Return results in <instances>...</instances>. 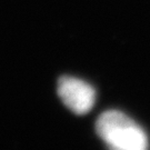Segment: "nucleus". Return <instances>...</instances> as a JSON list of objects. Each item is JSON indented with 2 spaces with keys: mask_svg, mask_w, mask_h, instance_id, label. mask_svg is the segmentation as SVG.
Wrapping results in <instances>:
<instances>
[{
  "mask_svg": "<svg viewBox=\"0 0 150 150\" xmlns=\"http://www.w3.org/2000/svg\"><path fill=\"white\" fill-rule=\"evenodd\" d=\"M96 131L111 149L145 150L148 148V138L142 128L117 110L102 113L96 122Z\"/></svg>",
  "mask_w": 150,
  "mask_h": 150,
  "instance_id": "obj_1",
  "label": "nucleus"
},
{
  "mask_svg": "<svg viewBox=\"0 0 150 150\" xmlns=\"http://www.w3.org/2000/svg\"><path fill=\"white\" fill-rule=\"evenodd\" d=\"M58 95L64 105L77 115L89 112L95 105V89L74 77H62L58 81Z\"/></svg>",
  "mask_w": 150,
  "mask_h": 150,
  "instance_id": "obj_2",
  "label": "nucleus"
}]
</instances>
